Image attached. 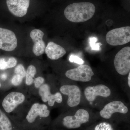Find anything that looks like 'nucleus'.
<instances>
[{
	"mask_svg": "<svg viewBox=\"0 0 130 130\" xmlns=\"http://www.w3.org/2000/svg\"><path fill=\"white\" fill-rule=\"evenodd\" d=\"M50 114L46 105L36 102L27 112L19 114L13 120L21 130H46Z\"/></svg>",
	"mask_w": 130,
	"mask_h": 130,
	"instance_id": "f257e3e1",
	"label": "nucleus"
},
{
	"mask_svg": "<svg viewBox=\"0 0 130 130\" xmlns=\"http://www.w3.org/2000/svg\"><path fill=\"white\" fill-rule=\"evenodd\" d=\"M96 9L95 4L91 2H76L67 5L64 9V14L67 19L71 22L81 23L92 18Z\"/></svg>",
	"mask_w": 130,
	"mask_h": 130,
	"instance_id": "f03ea898",
	"label": "nucleus"
},
{
	"mask_svg": "<svg viewBox=\"0 0 130 130\" xmlns=\"http://www.w3.org/2000/svg\"><path fill=\"white\" fill-rule=\"evenodd\" d=\"M106 41L112 46H121L130 41V27L124 26L116 28L107 33Z\"/></svg>",
	"mask_w": 130,
	"mask_h": 130,
	"instance_id": "7ed1b4c3",
	"label": "nucleus"
},
{
	"mask_svg": "<svg viewBox=\"0 0 130 130\" xmlns=\"http://www.w3.org/2000/svg\"><path fill=\"white\" fill-rule=\"evenodd\" d=\"M114 65L117 72L121 75H126L130 71V47L121 49L116 54Z\"/></svg>",
	"mask_w": 130,
	"mask_h": 130,
	"instance_id": "20e7f679",
	"label": "nucleus"
},
{
	"mask_svg": "<svg viewBox=\"0 0 130 130\" xmlns=\"http://www.w3.org/2000/svg\"><path fill=\"white\" fill-rule=\"evenodd\" d=\"M89 114L85 109H79L73 116H67L63 119L62 124L65 128L68 129H77L80 128L82 124L89 121Z\"/></svg>",
	"mask_w": 130,
	"mask_h": 130,
	"instance_id": "39448f33",
	"label": "nucleus"
},
{
	"mask_svg": "<svg viewBox=\"0 0 130 130\" xmlns=\"http://www.w3.org/2000/svg\"><path fill=\"white\" fill-rule=\"evenodd\" d=\"M94 75L92 68L88 65H81L78 67L68 70L65 73L66 77L74 81L88 82Z\"/></svg>",
	"mask_w": 130,
	"mask_h": 130,
	"instance_id": "423d86ee",
	"label": "nucleus"
},
{
	"mask_svg": "<svg viewBox=\"0 0 130 130\" xmlns=\"http://www.w3.org/2000/svg\"><path fill=\"white\" fill-rule=\"evenodd\" d=\"M25 95L19 91H12L6 96L2 102V106L7 113L13 112L20 105L23 103L26 100Z\"/></svg>",
	"mask_w": 130,
	"mask_h": 130,
	"instance_id": "0eeeda50",
	"label": "nucleus"
},
{
	"mask_svg": "<svg viewBox=\"0 0 130 130\" xmlns=\"http://www.w3.org/2000/svg\"><path fill=\"white\" fill-rule=\"evenodd\" d=\"M31 0H6L9 12L18 17L25 16L30 6Z\"/></svg>",
	"mask_w": 130,
	"mask_h": 130,
	"instance_id": "6e6552de",
	"label": "nucleus"
},
{
	"mask_svg": "<svg viewBox=\"0 0 130 130\" xmlns=\"http://www.w3.org/2000/svg\"><path fill=\"white\" fill-rule=\"evenodd\" d=\"M18 44L14 32L7 29L0 28V49L7 51H13Z\"/></svg>",
	"mask_w": 130,
	"mask_h": 130,
	"instance_id": "1a4fd4ad",
	"label": "nucleus"
},
{
	"mask_svg": "<svg viewBox=\"0 0 130 130\" xmlns=\"http://www.w3.org/2000/svg\"><path fill=\"white\" fill-rule=\"evenodd\" d=\"M61 93L67 95V104L70 107L78 106L81 101V91L79 87L74 85H66L61 86Z\"/></svg>",
	"mask_w": 130,
	"mask_h": 130,
	"instance_id": "9d476101",
	"label": "nucleus"
},
{
	"mask_svg": "<svg viewBox=\"0 0 130 130\" xmlns=\"http://www.w3.org/2000/svg\"><path fill=\"white\" fill-rule=\"evenodd\" d=\"M128 111V107L120 101H113L107 104L100 112L102 117L105 119H109L115 113L126 114Z\"/></svg>",
	"mask_w": 130,
	"mask_h": 130,
	"instance_id": "9b49d317",
	"label": "nucleus"
},
{
	"mask_svg": "<svg viewBox=\"0 0 130 130\" xmlns=\"http://www.w3.org/2000/svg\"><path fill=\"white\" fill-rule=\"evenodd\" d=\"M84 94L89 102H92L97 96L108 97L111 95L110 89L104 85L99 84L94 86H88L84 91Z\"/></svg>",
	"mask_w": 130,
	"mask_h": 130,
	"instance_id": "f8f14e48",
	"label": "nucleus"
},
{
	"mask_svg": "<svg viewBox=\"0 0 130 130\" xmlns=\"http://www.w3.org/2000/svg\"><path fill=\"white\" fill-rule=\"evenodd\" d=\"M44 36L43 32L38 29L33 30L30 32V37L34 43L32 52L36 56H40L45 52L46 45L43 40Z\"/></svg>",
	"mask_w": 130,
	"mask_h": 130,
	"instance_id": "ddd939ff",
	"label": "nucleus"
},
{
	"mask_svg": "<svg viewBox=\"0 0 130 130\" xmlns=\"http://www.w3.org/2000/svg\"><path fill=\"white\" fill-rule=\"evenodd\" d=\"M45 52L51 60L58 59L64 56L66 53L64 48L52 42L48 43L45 48Z\"/></svg>",
	"mask_w": 130,
	"mask_h": 130,
	"instance_id": "4468645a",
	"label": "nucleus"
},
{
	"mask_svg": "<svg viewBox=\"0 0 130 130\" xmlns=\"http://www.w3.org/2000/svg\"><path fill=\"white\" fill-rule=\"evenodd\" d=\"M0 130H21L12 119L1 109Z\"/></svg>",
	"mask_w": 130,
	"mask_h": 130,
	"instance_id": "2eb2a0df",
	"label": "nucleus"
},
{
	"mask_svg": "<svg viewBox=\"0 0 130 130\" xmlns=\"http://www.w3.org/2000/svg\"><path fill=\"white\" fill-rule=\"evenodd\" d=\"M17 61L14 57L0 58V70H5L16 66Z\"/></svg>",
	"mask_w": 130,
	"mask_h": 130,
	"instance_id": "dca6fc26",
	"label": "nucleus"
},
{
	"mask_svg": "<svg viewBox=\"0 0 130 130\" xmlns=\"http://www.w3.org/2000/svg\"><path fill=\"white\" fill-rule=\"evenodd\" d=\"M51 94L50 87L47 84H43L38 89V94L43 102H47Z\"/></svg>",
	"mask_w": 130,
	"mask_h": 130,
	"instance_id": "f3484780",
	"label": "nucleus"
},
{
	"mask_svg": "<svg viewBox=\"0 0 130 130\" xmlns=\"http://www.w3.org/2000/svg\"><path fill=\"white\" fill-rule=\"evenodd\" d=\"M36 73V69L35 66L31 65L28 66L26 71L25 84L28 86H30L33 84L35 77Z\"/></svg>",
	"mask_w": 130,
	"mask_h": 130,
	"instance_id": "a211bd4d",
	"label": "nucleus"
},
{
	"mask_svg": "<svg viewBox=\"0 0 130 130\" xmlns=\"http://www.w3.org/2000/svg\"><path fill=\"white\" fill-rule=\"evenodd\" d=\"M63 101V97L61 94L59 92H57L54 94L50 95L49 97L48 103L50 106H53L55 102L60 103Z\"/></svg>",
	"mask_w": 130,
	"mask_h": 130,
	"instance_id": "6ab92c4d",
	"label": "nucleus"
},
{
	"mask_svg": "<svg viewBox=\"0 0 130 130\" xmlns=\"http://www.w3.org/2000/svg\"><path fill=\"white\" fill-rule=\"evenodd\" d=\"M98 39L97 37H91L89 38V41L91 49L93 50H100V46L102 45L101 43H97Z\"/></svg>",
	"mask_w": 130,
	"mask_h": 130,
	"instance_id": "aec40b11",
	"label": "nucleus"
},
{
	"mask_svg": "<svg viewBox=\"0 0 130 130\" xmlns=\"http://www.w3.org/2000/svg\"><path fill=\"white\" fill-rule=\"evenodd\" d=\"M94 130H114L112 125L106 122H102L96 126Z\"/></svg>",
	"mask_w": 130,
	"mask_h": 130,
	"instance_id": "412c9836",
	"label": "nucleus"
},
{
	"mask_svg": "<svg viewBox=\"0 0 130 130\" xmlns=\"http://www.w3.org/2000/svg\"><path fill=\"white\" fill-rule=\"evenodd\" d=\"M14 73L15 74L19 75L23 78L25 77L26 71L23 65L21 64L18 65L15 68Z\"/></svg>",
	"mask_w": 130,
	"mask_h": 130,
	"instance_id": "4be33fe9",
	"label": "nucleus"
},
{
	"mask_svg": "<svg viewBox=\"0 0 130 130\" xmlns=\"http://www.w3.org/2000/svg\"><path fill=\"white\" fill-rule=\"evenodd\" d=\"M24 78L18 74H15L11 79V83L14 86H18L21 84Z\"/></svg>",
	"mask_w": 130,
	"mask_h": 130,
	"instance_id": "5701e85b",
	"label": "nucleus"
},
{
	"mask_svg": "<svg viewBox=\"0 0 130 130\" xmlns=\"http://www.w3.org/2000/svg\"><path fill=\"white\" fill-rule=\"evenodd\" d=\"M69 60L71 63H77L80 65H83L84 63L82 59L75 55H71L69 58Z\"/></svg>",
	"mask_w": 130,
	"mask_h": 130,
	"instance_id": "b1692460",
	"label": "nucleus"
},
{
	"mask_svg": "<svg viewBox=\"0 0 130 130\" xmlns=\"http://www.w3.org/2000/svg\"><path fill=\"white\" fill-rule=\"evenodd\" d=\"M45 79L44 78L42 77H37L35 78L33 81L35 88L36 89H39L41 85L44 84Z\"/></svg>",
	"mask_w": 130,
	"mask_h": 130,
	"instance_id": "393cba45",
	"label": "nucleus"
},
{
	"mask_svg": "<svg viewBox=\"0 0 130 130\" xmlns=\"http://www.w3.org/2000/svg\"><path fill=\"white\" fill-rule=\"evenodd\" d=\"M1 78L3 80H5L7 78V75L5 74V73H3V74H2L1 76Z\"/></svg>",
	"mask_w": 130,
	"mask_h": 130,
	"instance_id": "a878e982",
	"label": "nucleus"
},
{
	"mask_svg": "<svg viewBox=\"0 0 130 130\" xmlns=\"http://www.w3.org/2000/svg\"><path fill=\"white\" fill-rule=\"evenodd\" d=\"M128 83L129 87H130V72L129 73V76L128 78Z\"/></svg>",
	"mask_w": 130,
	"mask_h": 130,
	"instance_id": "bb28decb",
	"label": "nucleus"
},
{
	"mask_svg": "<svg viewBox=\"0 0 130 130\" xmlns=\"http://www.w3.org/2000/svg\"><path fill=\"white\" fill-rule=\"evenodd\" d=\"M1 87V83H0V87Z\"/></svg>",
	"mask_w": 130,
	"mask_h": 130,
	"instance_id": "cd10ccee",
	"label": "nucleus"
}]
</instances>
